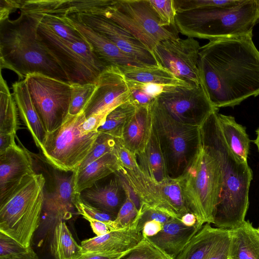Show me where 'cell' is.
I'll return each instance as SVG.
<instances>
[{"label": "cell", "mask_w": 259, "mask_h": 259, "mask_svg": "<svg viewBox=\"0 0 259 259\" xmlns=\"http://www.w3.org/2000/svg\"><path fill=\"white\" fill-rule=\"evenodd\" d=\"M46 185L42 174L27 175L0 201V232L25 247L30 246L40 224Z\"/></svg>", "instance_id": "6"}, {"label": "cell", "mask_w": 259, "mask_h": 259, "mask_svg": "<svg viewBox=\"0 0 259 259\" xmlns=\"http://www.w3.org/2000/svg\"><path fill=\"white\" fill-rule=\"evenodd\" d=\"M102 16L127 30L152 52L160 41L180 37L176 25H165L149 0H113Z\"/></svg>", "instance_id": "10"}, {"label": "cell", "mask_w": 259, "mask_h": 259, "mask_svg": "<svg viewBox=\"0 0 259 259\" xmlns=\"http://www.w3.org/2000/svg\"><path fill=\"white\" fill-rule=\"evenodd\" d=\"M155 130L169 176L181 177L196 155L200 145V126L175 120L155 98L149 105Z\"/></svg>", "instance_id": "7"}, {"label": "cell", "mask_w": 259, "mask_h": 259, "mask_svg": "<svg viewBox=\"0 0 259 259\" xmlns=\"http://www.w3.org/2000/svg\"><path fill=\"white\" fill-rule=\"evenodd\" d=\"M256 139L253 141V142L256 145L259 152V127L256 130Z\"/></svg>", "instance_id": "56"}, {"label": "cell", "mask_w": 259, "mask_h": 259, "mask_svg": "<svg viewBox=\"0 0 259 259\" xmlns=\"http://www.w3.org/2000/svg\"><path fill=\"white\" fill-rule=\"evenodd\" d=\"M121 164L114 151L108 153L74 174V193H80L97 181L118 171Z\"/></svg>", "instance_id": "25"}, {"label": "cell", "mask_w": 259, "mask_h": 259, "mask_svg": "<svg viewBox=\"0 0 259 259\" xmlns=\"http://www.w3.org/2000/svg\"><path fill=\"white\" fill-rule=\"evenodd\" d=\"M107 184L97 185L80 193L81 198L92 206L115 217L123 203L125 198L123 179L118 172Z\"/></svg>", "instance_id": "21"}, {"label": "cell", "mask_w": 259, "mask_h": 259, "mask_svg": "<svg viewBox=\"0 0 259 259\" xmlns=\"http://www.w3.org/2000/svg\"><path fill=\"white\" fill-rule=\"evenodd\" d=\"M63 19L80 33L106 67H119L130 65L145 66L122 52L106 36L82 23L75 15H66Z\"/></svg>", "instance_id": "17"}, {"label": "cell", "mask_w": 259, "mask_h": 259, "mask_svg": "<svg viewBox=\"0 0 259 259\" xmlns=\"http://www.w3.org/2000/svg\"><path fill=\"white\" fill-rule=\"evenodd\" d=\"M73 204L78 213L81 215L85 220L92 219L103 222L108 225L116 218L114 216L84 201L81 198L80 193H75Z\"/></svg>", "instance_id": "41"}, {"label": "cell", "mask_w": 259, "mask_h": 259, "mask_svg": "<svg viewBox=\"0 0 259 259\" xmlns=\"http://www.w3.org/2000/svg\"><path fill=\"white\" fill-rule=\"evenodd\" d=\"M258 22V0H243L228 6L178 11L175 19L181 34L209 40L251 33Z\"/></svg>", "instance_id": "4"}, {"label": "cell", "mask_w": 259, "mask_h": 259, "mask_svg": "<svg viewBox=\"0 0 259 259\" xmlns=\"http://www.w3.org/2000/svg\"><path fill=\"white\" fill-rule=\"evenodd\" d=\"M22 0H0V22L9 19V15L21 6Z\"/></svg>", "instance_id": "49"}, {"label": "cell", "mask_w": 259, "mask_h": 259, "mask_svg": "<svg viewBox=\"0 0 259 259\" xmlns=\"http://www.w3.org/2000/svg\"><path fill=\"white\" fill-rule=\"evenodd\" d=\"M50 251L55 259H77L82 254L81 245L63 221H58L54 228Z\"/></svg>", "instance_id": "31"}, {"label": "cell", "mask_w": 259, "mask_h": 259, "mask_svg": "<svg viewBox=\"0 0 259 259\" xmlns=\"http://www.w3.org/2000/svg\"><path fill=\"white\" fill-rule=\"evenodd\" d=\"M28 247H25L13 238L0 232V257L22 253Z\"/></svg>", "instance_id": "45"}, {"label": "cell", "mask_w": 259, "mask_h": 259, "mask_svg": "<svg viewBox=\"0 0 259 259\" xmlns=\"http://www.w3.org/2000/svg\"><path fill=\"white\" fill-rule=\"evenodd\" d=\"M158 102L176 120L200 126L215 109L202 84L199 86H163L156 98Z\"/></svg>", "instance_id": "13"}, {"label": "cell", "mask_w": 259, "mask_h": 259, "mask_svg": "<svg viewBox=\"0 0 259 259\" xmlns=\"http://www.w3.org/2000/svg\"><path fill=\"white\" fill-rule=\"evenodd\" d=\"M163 225L156 221H150L146 222L142 230V234L144 237H151L156 235L162 228Z\"/></svg>", "instance_id": "51"}, {"label": "cell", "mask_w": 259, "mask_h": 259, "mask_svg": "<svg viewBox=\"0 0 259 259\" xmlns=\"http://www.w3.org/2000/svg\"><path fill=\"white\" fill-rule=\"evenodd\" d=\"M25 16L35 22L47 26L59 36L67 41L70 42L85 41L73 27L64 20L63 17L44 14Z\"/></svg>", "instance_id": "36"}, {"label": "cell", "mask_w": 259, "mask_h": 259, "mask_svg": "<svg viewBox=\"0 0 259 259\" xmlns=\"http://www.w3.org/2000/svg\"><path fill=\"white\" fill-rule=\"evenodd\" d=\"M19 112L15 99L2 73L0 76V134L16 135L20 128Z\"/></svg>", "instance_id": "32"}, {"label": "cell", "mask_w": 259, "mask_h": 259, "mask_svg": "<svg viewBox=\"0 0 259 259\" xmlns=\"http://www.w3.org/2000/svg\"><path fill=\"white\" fill-rule=\"evenodd\" d=\"M181 222L185 226L192 227L197 223L196 217L192 212H188L182 216L181 219Z\"/></svg>", "instance_id": "55"}, {"label": "cell", "mask_w": 259, "mask_h": 259, "mask_svg": "<svg viewBox=\"0 0 259 259\" xmlns=\"http://www.w3.org/2000/svg\"><path fill=\"white\" fill-rule=\"evenodd\" d=\"M252 36L213 39L200 47L199 74L215 108H234L259 95V51Z\"/></svg>", "instance_id": "1"}, {"label": "cell", "mask_w": 259, "mask_h": 259, "mask_svg": "<svg viewBox=\"0 0 259 259\" xmlns=\"http://www.w3.org/2000/svg\"><path fill=\"white\" fill-rule=\"evenodd\" d=\"M68 0H22L21 14L25 15H50L65 16Z\"/></svg>", "instance_id": "35"}, {"label": "cell", "mask_w": 259, "mask_h": 259, "mask_svg": "<svg viewBox=\"0 0 259 259\" xmlns=\"http://www.w3.org/2000/svg\"><path fill=\"white\" fill-rule=\"evenodd\" d=\"M136 158L140 170L152 180L161 182L170 177L153 125L151 136L145 150L138 154Z\"/></svg>", "instance_id": "27"}, {"label": "cell", "mask_w": 259, "mask_h": 259, "mask_svg": "<svg viewBox=\"0 0 259 259\" xmlns=\"http://www.w3.org/2000/svg\"><path fill=\"white\" fill-rule=\"evenodd\" d=\"M117 172L139 199L141 206L180 220L190 212L184 199L181 177L157 182L144 175L140 168L130 170L121 166Z\"/></svg>", "instance_id": "11"}, {"label": "cell", "mask_w": 259, "mask_h": 259, "mask_svg": "<svg viewBox=\"0 0 259 259\" xmlns=\"http://www.w3.org/2000/svg\"><path fill=\"white\" fill-rule=\"evenodd\" d=\"M123 259H174L155 245L148 237L141 241Z\"/></svg>", "instance_id": "40"}, {"label": "cell", "mask_w": 259, "mask_h": 259, "mask_svg": "<svg viewBox=\"0 0 259 259\" xmlns=\"http://www.w3.org/2000/svg\"><path fill=\"white\" fill-rule=\"evenodd\" d=\"M258 1H259V0H258Z\"/></svg>", "instance_id": "59"}, {"label": "cell", "mask_w": 259, "mask_h": 259, "mask_svg": "<svg viewBox=\"0 0 259 259\" xmlns=\"http://www.w3.org/2000/svg\"><path fill=\"white\" fill-rule=\"evenodd\" d=\"M136 109L137 106L130 99L119 105L108 113L98 132L121 139L125 126Z\"/></svg>", "instance_id": "33"}, {"label": "cell", "mask_w": 259, "mask_h": 259, "mask_svg": "<svg viewBox=\"0 0 259 259\" xmlns=\"http://www.w3.org/2000/svg\"><path fill=\"white\" fill-rule=\"evenodd\" d=\"M87 220L90 223L93 231L97 236L104 235L111 231L107 224L103 222L92 219Z\"/></svg>", "instance_id": "52"}, {"label": "cell", "mask_w": 259, "mask_h": 259, "mask_svg": "<svg viewBox=\"0 0 259 259\" xmlns=\"http://www.w3.org/2000/svg\"><path fill=\"white\" fill-rule=\"evenodd\" d=\"M35 109L47 133L58 128L69 114L71 84L40 73L25 78Z\"/></svg>", "instance_id": "12"}, {"label": "cell", "mask_w": 259, "mask_h": 259, "mask_svg": "<svg viewBox=\"0 0 259 259\" xmlns=\"http://www.w3.org/2000/svg\"><path fill=\"white\" fill-rule=\"evenodd\" d=\"M82 23L103 34L122 52L143 65H158L152 52L123 27L102 15L75 14Z\"/></svg>", "instance_id": "16"}, {"label": "cell", "mask_w": 259, "mask_h": 259, "mask_svg": "<svg viewBox=\"0 0 259 259\" xmlns=\"http://www.w3.org/2000/svg\"><path fill=\"white\" fill-rule=\"evenodd\" d=\"M199 42L194 38L180 37L159 42L152 53L160 65L191 86L202 84L198 69Z\"/></svg>", "instance_id": "14"}, {"label": "cell", "mask_w": 259, "mask_h": 259, "mask_svg": "<svg viewBox=\"0 0 259 259\" xmlns=\"http://www.w3.org/2000/svg\"><path fill=\"white\" fill-rule=\"evenodd\" d=\"M122 179L126 198L115 219L108 225L110 231L131 226L140 214L141 202L124 179Z\"/></svg>", "instance_id": "34"}, {"label": "cell", "mask_w": 259, "mask_h": 259, "mask_svg": "<svg viewBox=\"0 0 259 259\" xmlns=\"http://www.w3.org/2000/svg\"><path fill=\"white\" fill-rule=\"evenodd\" d=\"M0 259H40L37 254L30 246L27 251L14 255L0 257Z\"/></svg>", "instance_id": "54"}, {"label": "cell", "mask_w": 259, "mask_h": 259, "mask_svg": "<svg viewBox=\"0 0 259 259\" xmlns=\"http://www.w3.org/2000/svg\"><path fill=\"white\" fill-rule=\"evenodd\" d=\"M161 21L166 25H175L177 11L174 0H149Z\"/></svg>", "instance_id": "43"}, {"label": "cell", "mask_w": 259, "mask_h": 259, "mask_svg": "<svg viewBox=\"0 0 259 259\" xmlns=\"http://www.w3.org/2000/svg\"><path fill=\"white\" fill-rule=\"evenodd\" d=\"M131 250L119 253L87 252L77 259H122Z\"/></svg>", "instance_id": "50"}, {"label": "cell", "mask_w": 259, "mask_h": 259, "mask_svg": "<svg viewBox=\"0 0 259 259\" xmlns=\"http://www.w3.org/2000/svg\"><path fill=\"white\" fill-rule=\"evenodd\" d=\"M96 88L86 105V118L96 113L111 111L129 100L131 92L127 80L119 67H107L99 75Z\"/></svg>", "instance_id": "15"}, {"label": "cell", "mask_w": 259, "mask_h": 259, "mask_svg": "<svg viewBox=\"0 0 259 259\" xmlns=\"http://www.w3.org/2000/svg\"><path fill=\"white\" fill-rule=\"evenodd\" d=\"M127 80L162 86H191L177 78L167 69L158 65H125L119 67Z\"/></svg>", "instance_id": "28"}, {"label": "cell", "mask_w": 259, "mask_h": 259, "mask_svg": "<svg viewBox=\"0 0 259 259\" xmlns=\"http://www.w3.org/2000/svg\"><path fill=\"white\" fill-rule=\"evenodd\" d=\"M200 136L199 150L181 178L186 203L197 223L204 225L213 224L223 180L218 156L201 134Z\"/></svg>", "instance_id": "5"}, {"label": "cell", "mask_w": 259, "mask_h": 259, "mask_svg": "<svg viewBox=\"0 0 259 259\" xmlns=\"http://www.w3.org/2000/svg\"><path fill=\"white\" fill-rule=\"evenodd\" d=\"M83 112L68 114L62 124L48 133L40 149L47 162L56 169L73 172L91 151L99 133H83Z\"/></svg>", "instance_id": "8"}, {"label": "cell", "mask_w": 259, "mask_h": 259, "mask_svg": "<svg viewBox=\"0 0 259 259\" xmlns=\"http://www.w3.org/2000/svg\"><path fill=\"white\" fill-rule=\"evenodd\" d=\"M218 122L225 140L232 152L240 160L247 161L250 140L245 126L235 118L218 112Z\"/></svg>", "instance_id": "30"}, {"label": "cell", "mask_w": 259, "mask_h": 259, "mask_svg": "<svg viewBox=\"0 0 259 259\" xmlns=\"http://www.w3.org/2000/svg\"><path fill=\"white\" fill-rule=\"evenodd\" d=\"M71 99L68 114L76 115L83 111L96 89V83H71Z\"/></svg>", "instance_id": "37"}, {"label": "cell", "mask_w": 259, "mask_h": 259, "mask_svg": "<svg viewBox=\"0 0 259 259\" xmlns=\"http://www.w3.org/2000/svg\"><path fill=\"white\" fill-rule=\"evenodd\" d=\"M115 139L116 143L113 151L117 157L121 165L130 170L140 168L136 156L123 145L119 139Z\"/></svg>", "instance_id": "44"}, {"label": "cell", "mask_w": 259, "mask_h": 259, "mask_svg": "<svg viewBox=\"0 0 259 259\" xmlns=\"http://www.w3.org/2000/svg\"><path fill=\"white\" fill-rule=\"evenodd\" d=\"M229 231V258L259 259V233L249 220Z\"/></svg>", "instance_id": "26"}, {"label": "cell", "mask_w": 259, "mask_h": 259, "mask_svg": "<svg viewBox=\"0 0 259 259\" xmlns=\"http://www.w3.org/2000/svg\"><path fill=\"white\" fill-rule=\"evenodd\" d=\"M112 1L113 0H68L66 15L84 14L103 15Z\"/></svg>", "instance_id": "39"}, {"label": "cell", "mask_w": 259, "mask_h": 259, "mask_svg": "<svg viewBox=\"0 0 259 259\" xmlns=\"http://www.w3.org/2000/svg\"><path fill=\"white\" fill-rule=\"evenodd\" d=\"M228 259H233V258H229Z\"/></svg>", "instance_id": "58"}, {"label": "cell", "mask_w": 259, "mask_h": 259, "mask_svg": "<svg viewBox=\"0 0 259 259\" xmlns=\"http://www.w3.org/2000/svg\"><path fill=\"white\" fill-rule=\"evenodd\" d=\"M34 172L31 157L24 148L16 144L0 154V201Z\"/></svg>", "instance_id": "18"}, {"label": "cell", "mask_w": 259, "mask_h": 259, "mask_svg": "<svg viewBox=\"0 0 259 259\" xmlns=\"http://www.w3.org/2000/svg\"><path fill=\"white\" fill-rule=\"evenodd\" d=\"M141 212L130 227L111 231L101 236L83 240L81 242L82 253L87 252L119 253L134 248L142 240V231L138 227Z\"/></svg>", "instance_id": "20"}, {"label": "cell", "mask_w": 259, "mask_h": 259, "mask_svg": "<svg viewBox=\"0 0 259 259\" xmlns=\"http://www.w3.org/2000/svg\"><path fill=\"white\" fill-rule=\"evenodd\" d=\"M36 28L33 20L21 14L16 20L0 22L1 70L14 71L19 80L30 74L40 73L68 82L65 73L38 39Z\"/></svg>", "instance_id": "3"}, {"label": "cell", "mask_w": 259, "mask_h": 259, "mask_svg": "<svg viewBox=\"0 0 259 259\" xmlns=\"http://www.w3.org/2000/svg\"><path fill=\"white\" fill-rule=\"evenodd\" d=\"M227 230L205 224L175 259H206Z\"/></svg>", "instance_id": "29"}, {"label": "cell", "mask_w": 259, "mask_h": 259, "mask_svg": "<svg viewBox=\"0 0 259 259\" xmlns=\"http://www.w3.org/2000/svg\"><path fill=\"white\" fill-rule=\"evenodd\" d=\"M15 137L13 134H0V154L16 144Z\"/></svg>", "instance_id": "53"}, {"label": "cell", "mask_w": 259, "mask_h": 259, "mask_svg": "<svg viewBox=\"0 0 259 259\" xmlns=\"http://www.w3.org/2000/svg\"><path fill=\"white\" fill-rule=\"evenodd\" d=\"M116 139L104 133H99L93 148L80 165L73 171L77 172L92 162L98 159L105 154L113 151Z\"/></svg>", "instance_id": "38"}, {"label": "cell", "mask_w": 259, "mask_h": 259, "mask_svg": "<svg viewBox=\"0 0 259 259\" xmlns=\"http://www.w3.org/2000/svg\"><path fill=\"white\" fill-rule=\"evenodd\" d=\"M35 22L38 39L65 73L70 83L96 82L99 75L107 67L86 40L67 41L47 26Z\"/></svg>", "instance_id": "9"}, {"label": "cell", "mask_w": 259, "mask_h": 259, "mask_svg": "<svg viewBox=\"0 0 259 259\" xmlns=\"http://www.w3.org/2000/svg\"><path fill=\"white\" fill-rule=\"evenodd\" d=\"M13 97L19 114L32 136L36 146L40 148L47 132L33 104L25 79L12 85Z\"/></svg>", "instance_id": "23"}, {"label": "cell", "mask_w": 259, "mask_h": 259, "mask_svg": "<svg viewBox=\"0 0 259 259\" xmlns=\"http://www.w3.org/2000/svg\"><path fill=\"white\" fill-rule=\"evenodd\" d=\"M257 229V231H258V232L259 233V227H258V228Z\"/></svg>", "instance_id": "57"}, {"label": "cell", "mask_w": 259, "mask_h": 259, "mask_svg": "<svg viewBox=\"0 0 259 259\" xmlns=\"http://www.w3.org/2000/svg\"><path fill=\"white\" fill-rule=\"evenodd\" d=\"M110 112L106 111L94 114L86 118L81 127L83 133L98 132V129L103 124Z\"/></svg>", "instance_id": "48"}, {"label": "cell", "mask_w": 259, "mask_h": 259, "mask_svg": "<svg viewBox=\"0 0 259 259\" xmlns=\"http://www.w3.org/2000/svg\"><path fill=\"white\" fill-rule=\"evenodd\" d=\"M152 129V120L149 105L138 106L125 126L119 139L123 145L136 156L145 150Z\"/></svg>", "instance_id": "24"}, {"label": "cell", "mask_w": 259, "mask_h": 259, "mask_svg": "<svg viewBox=\"0 0 259 259\" xmlns=\"http://www.w3.org/2000/svg\"><path fill=\"white\" fill-rule=\"evenodd\" d=\"M214 110L200 126L201 135L214 149L221 165L223 187L213 219L217 228L230 230L241 226L249 206L253 174L247 161L240 160L227 144Z\"/></svg>", "instance_id": "2"}, {"label": "cell", "mask_w": 259, "mask_h": 259, "mask_svg": "<svg viewBox=\"0 0 259 259\" xmlns=\"http://www.w3.org/2000/svg\"><path fill=\"white\" fill-rule=\"evenodd\" d=\"M203 226L197 223L193 226L188 227L181 220L171 218L163 225L162 230L156 235L148 238L175 259Z\"/></svg>", "instance_id": "22"}, {"label": "cell", "mask_w": 259, "mask_h": 259, "mask_svg": "<svg viewBox=\"0 0 259 259\" xmlns=\"http://www.w3.org/2000/svg\"><path fill=\"white\" fill-rule=\"evenodd\" d=\"M140 209L141 215L139 221L138 227L141 231L144 224L148 221H156L163 225L171 218L161 211L141 205Z\"/></svg>", "instance_id": "46"}, {"label": "cell", "mask_w": 259, "mask_h": 259, "mask_svg": "<svg viewBox=\"0 0 259 259\" xmlns=\"http://www.w3.org/2000/svg\"><path fill=\"white\" fill-rule=\"evenodd\" d=\"M230 247V235L229 230L218 242L206 259H228Z\"/></svg>", "instance_id": "47"}, {"label": "cell", "mask_w": 259, "mask_h": 259, "mask_svg": "<svg viewBox=\"0 0 259 259\" xmlns=\"http://www.w3.org/2000/svg\"><path fill=\"white\" fill-rule=\"evenodd\" d=\"M53 180V189L48 191L45 188L43 211L52 220L58 221L69 220L75 208L73 172L70 175H65L54 171Z\"/></svg>", "instance_id": "19"}, {"label": "cell", "mask_w": 259, "mask_h": 259, "mask_svg": "<svg viewBox=\"0 0 259 259\" xmlns=\"http://www.w3.org/2000/svg\"><path fill=\"white\" fill-rule=\"evenodd\" d=\"M243 0H174L177 12L199 8L225 7L238 4Z\"/></svg>", "instance_id": "42"}]
</instances>
